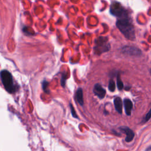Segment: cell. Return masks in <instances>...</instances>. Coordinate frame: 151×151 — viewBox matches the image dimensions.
<instances>
[{"label": "cell", "mask_w": 151, "mask_h": 151, "mask_svg": "<svg viewBox=\"0 0 151 151\" xmlns=\"http://www.w3.org/2000/svg\"><path fill=\"white\" fill-rule=\"evenodd\" d=\"M116 26L126 39L130 40L135 39V28L129 19L125 18L119 19L116 22Z\"/></svg>", "instance_id": "cell-1"}, {"label": "cell", "mask_w": 151, "mask_h": 151, "mask_svg": "<svg viewBox=\"0 0 151 151\" xmlns=\"http://www.w3.org/2000/svg\"><path fill=\"white\" fill-rule=\"evenodd\" d=\"M0 78L4 88L8 93H13L16 91V87L14 85L12 75L8 70H2L0 73Z\"/></svg>", "instance_id": "cell-2"}, {"label": "cell", "mask_w": 151, "mask_h": 151, "mask_svg": "<svg viewBox=\"0 0 151 151\" xmlns=\"http://www.w3.org/2000/svg\"><path fill=\"white\" fill-rule=\"evenodd\" d=\"M107 42V38L103 37H99L95 42L96 46L94 47V51H95L96 53L100 54L102 53L109 51L110 46Z\"/></svg>", "instance_id": "cell-3"}, {"label": "cell", "mask_w": 151, "mask_h": 151, "mask_svg": "<svg viewBox=\"0 0 151 151\" xmlns=\"http://www.w3.org/2000/svg\"><path fill=\"white\" fill-rule=\"evenodd\" d=\"M110 12L112 15L122 17L125 15L126 11L123 8V7L121 5L120 3L115 2L112 4L110 8Z\"/></svg>", "instance_id": "cell-4"}, {"label": "cell", "mask_w": 151, "mask_h": 151, "mask_svg": "<svg viewBox=\"0 0 151 151\" xmlns=\"http://www.w3.org/2000/svg\"><path fill=\"white\" fill-rule=\"evenodd\" d=\"M122 53L129 55H134V56H139L142 54V51L135 47L132 46H125L122 50Z\"/></svg>", "instance_id": "cell-5"}, {"label": "cell", "mask_w": 151, "mask_h": 151, "mask_svg": "<svg viewBox=\"0 0 151 151\" xmlns=\"http://www.w3.org/2000/svg\"><path fill=\"white\" fill-rule=\"evenodd\" d=\"M93 92L99 99H102L106 95V90L100 84H96L93 88Z\"/></svg>", "instance_id": "cell-6"}, {"label": "cell", "mask_w": 151, "mask_h": 151, "mask_svg": "<svg viewBox=\"0 0 151 151\" xmlns=\"http://www.w3.org/2000/svg\"><path fill=\"white\" fill-rule=\"evenodd\" d=\"M122 130L126 134L125 141L127 142H130L134 139L135 137V134L134 131L127 127H122L121 128Z\"/></svg>", "instance_id": "cell-7"}, {"label": "cell", "mask_w": 151, "mask_h": 151, "mask_svg": "<svg viewBox=\"0 0 151 151\" xmlns=\"http://www.w3.org/2000/svg\"><path fill=\"white\" fill-rule=\"evenodd\" d=\"M123 105L125 110V113L127 116H130L132 110L133 108V103L132 101L129 99H125L123 100Z\"/></svg>", "instance_id": "cell-8"}, {"label": "cell", "mask_w": 151, "mask_h": 151, "mask_svg": "<svg viewBox=\"0 0 151 151\" xmlns=\"http://www.w3.org/2000/svg\"><path fill=\"white\" fill-rule=\"evenodd\" d=\"M114 105L116 111L120 114H122L123 108V102L122 99L119 97L115 98L114 99Z\"/></svg>", "instance_id": "cell-9"}, {"label": "cell", "mask_w": 151, "mask_h": 151, "mask_svg": "<svg viewBox=\"0 0 151 151\" xmlns=\"http://www.w3.org/2000/svg\"><path fill=\"white\" fill-rule=\"evenodd\" d=\"M76 98L78 103L81 105L83 106L84 102H83V90L81 88L78 89L76 92Z\"/></svg>", "instance_id": "cell-10"}, {"label": "cell", "mask_w": 151, "mask_h": 151, "mask_svg": "<svg viewBox=\"0 0 151 151\" xmlns=\"http://www.w3.org/2000/svg\"><path fill=\"white\" fill-rule=\"evenodd\" d=\"M117 86H118V88L119 90H122L123 88V83L121 80L119 74H118L117 75Z\"/></svg>", "instance_id": "cell-11"}, {"label": "cell", "mask_w": 151, "mask_h": 151, "mask_svg": "<svg viewBox=\"0 0 151 151\" xmlns=\"http://www.w3.org/2000/svg\"><path fill=\"white\" fill-rule=\"evenodd\" d=\"M115 87H116V85L115 83L113 80H110L109 81V86H108V88L109 90L111 91V92H113L115 90Z\"/></svg>", "instance_id": "cell-12"}, {"label": "cell", "mask_w": 151, "mask_h": 151, "mask_svg": "<svg viewBox=\"0 0 151 151\" xmlns=\"http://www.w3.org/2000/svg\"><path fill=\"white\" fill-rule=\"evenodd\" d=\"M150 118H151V108L150 109L149 111L148 112V113L146 115V116H145V117L143 119V122L145 123V122H148L150 119Z\"/></svg>", "instance_id": "cell-13"}, {"label": "cell", "mask_w": 151, "mask_h": 151, "mask_svg": "<svg viewBox=\"0 0 151 151\" xmlns=\"http://www.w3.org/2000/svg\"><path fill=\"white\" fill-rule=\"evenodd\" d=\"M70 109H71V113H72L73 116L74 118H78L77 115H76V112H75V110H74V107H73V106L71 105V104H70Z\"/></svg>", "instance_id": "cell-14"}, {"label": "cell", "mask_w": 151, "mask_h": 151, "mask_svg": "<svg viewBox=\"0 0 151 151\" xmlns=\"http://www.w3.org/2000/svg\"><path fill=\"white\" fill-rule=\"evenodd\" d=\"M48 85V82H44L43 83V89H44V90L45 91H46V89L47 88Z\"/></svg>", "instance_id": "cell-15"}, {"label": "cell", "mask_w": 151, "mask_h": 151, "mask_svg": "<svg viewBox=\"0 0 151 151\" xmlns=\"http://www.w3.org/2000/svg\"><path fill=\"white\" fill-rule=\"evenodd\" d=\"M150 74H151V70H150Z\"/></svg>", "instance_id": "cell-16"}]
</instances>
